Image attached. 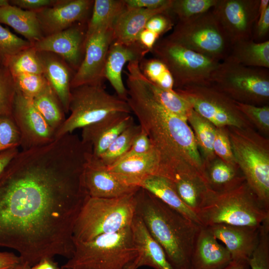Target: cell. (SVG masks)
<instances>
[{
    "mask_svg": "<svg viewBox=\"0 0 269 269\" xmlns=\"http://www.w3.org/2000/svg\"><path fill=\"white\" fill-rule=\"evenodd\" d=\"M91 154L73 133L19 151L0 176V247L30 267L72 257L74 226L89 197L84 173Z\"/></svg>",
    "mask_w": 269,
    "mask_h": 269,
    "instance_id": "obj_1",
    "label": "cell"
},
{
    "mask_svg": "<svg viewBox=\"0 0 269 269\" xmlns=\"http://www.w3.org/2000/svg\"><path fill=\"white\" fill-rule=\"evenodd\" d=\"M127 69V101L157 153L160 176L173 182L182 177L195 176L206 182L203 160L187 121L156 101L144 82L138 62L129 63Z\"/></svg>",
    "mask_w": 269,
    "mask_h": 269,
    "instance_id": "obj_2",
    "label": "cell"
},
{
    "mask_svg": "<svg viewBox=\"0 0 269 269\" xmlns=\"http://www.w3.org/2000/svg\"><path fill=\"white\" fill-rule=\"evenodd\" d=\"M134 196L135 214L161 246L173 268L190 269L193 248L202 226L143 188L139 187Z\"/></svg>",
    "mask_w": 269,
    "mask_h": 269,
    "instance_id": "obj_3",
    "label": "cell"
},
{
    "mask_svg": "<svg viewBox=\"0 0 269 269\" xmlns=\"http://www.w3.org/2000/svg\"><path fill=\"white\" fill-rule=\"evenodd\" d=\"M196 215L202 226L224 224L260 227L269 219L267 209L246 182L223 192L209 190Z\"/></svg>",
    "mask_w": 269,
    "mask_h": 269,
    "instance_id": "obj_4",
    "label": "cell"
},
{
    "mask_svg": "<svg viewBox=\"0 0 269 269\" xmlns=\"http://www.w3.org/2000/svg\"><path fill=\"white\" fill-rule=\"evenodd\" d=\"M74 243L72 257L60 269H126L138 256L130 226L90 241Z\"/></svg>",
    "mask_w": 269,
    "mask_h": 269,
    "instance_id": "obj_5",
    "label": "cell"
},
{
    "mask_svg": "<svg viewBox=\"0 0 269 269\" xmlns=\"http://www.w3.org/2000/svg\"><path fill=\"white\" fill-rule=\"evenodd\" d=\"M236 163L249 187L269 210V139L254 128L228 127Z\"/></svg>",
    "mask_w": 269,
    "mask_h": 269,
    "instance_id": "obj_6",
    "label": "cell"
},
{
    "mask_svg": "<svg viewBox=\"0 0 269 269\" xmlns=\"http://www.w3.org/2000/svg\"><path fill=\"white\" fill-rule=\"evenodd\" d=\"M135 193L114 198L89 197L74 226V242L90 241L130 226L135 214Z\"/></svg>",
    "mask_w": 269,
    "mask_h": 269,
    "instance_id": "obj_7",
    "label": "cell"
},
{
    "mask_svg": "<svg viewBox=\"0 0 269 269\" xmlns=\"http://www.w3.org/2000/svg\"><path fill=\"white\" fill-rule=\"evenodd\" d=\"M69 116L56 131L55 138L119 113H132L127 101L112 95L103 84L84 85L71 89Z\"/></svg>",
    "mask_w": 269,
    "mask_h": 269,
    "instance_id": "obj_8",
    "label": "cell"
},
{
    "mask_svg": "<svg viewBox=\"0 0 269 269\" xmlns=\"http://www.w3.org/2000/svg\"><path fill=\"white\" fill-rule=\"evenodd\" d=\"M210 85L236 102L258 106L269 103L268 69L248 67L224 59L213 73Z\"/></svg>",
    "mask_w": 269,
    "mask_h": 269,
    "instance_id": "obj_9",
    "label": "cell"
},
{
    "mask_svg": "<svg viewBox=\"0 0 269 269\" xmlns=\"http://www.w3.org/2000/svg\"><path fill=\"white\" fill-rule=\"evenodd\" d=\"M150 52L168 68L174 80V89L210 85L211 76L221 62L167 37L158 40Z\"/></svg>",
    "mask_w": 269,
    "mask_h": 269,
    "instance_id": "obj_10",
    "label": "cell"
},
{
    "mask_svg": "<svg viewBox=\"0 0 269 269\" xmlns=\"http://www.w3.org/2000/svg\"><path fill=\"white\" fill-rule=\"evenodd\" d=\"M195 52L222 61L231 45L212 9L187 20L178 21L166 36Z\"/></svg>",
    "mask_w": 269,
    "mask_h": 269,
    "instance_id": "obj_11",
    "label": "cell"
},
{
    "mask_svg": "<svg viewBox=\"0 0 269 269\" xmlns=\"http://www.w3.org/2000/svg\"><path fill=\"white\" fill-rule=\"evenodd\" d=\"M191 108L216 127H253L237 107L236 101L211 85L174 89Z\"/></svg>",
    "mask_w": 269,
    "mask_h": 269,
    "instance_id": "obj_12",
    "label": "cell"
},
{
    "mask_svg": "<svg viewBox=\"0 0 269 269\" xmlns=\"http://www.w3.org/2000/svg\"><path fill=\"white\" fill-rule=\"evenodd\" d=\"M260 0H217L212 11L232 46L253 39Z\"/></svg>",
    "mask_w": 269,
    "mask_h": 269,
    "instance_id": "obj_13",
    "label": "cell"
},
{
    "mask_svg": "<svg viewBox=\"0 0 269 269\" xmlns=\"http://www.w3.org/2000/svg\"><path fill=\"white\" fill-rule=\"evenodd\" d=\"M113 25L102 26L86 37L84 57L71 80V89L103 84L108 52L114 40Z\"/></svg>",
    "mask_w": 269,
    "mask_h": 269,
    "instance_id": "obj_14",
    "label": "cell"
},
{
    "mask_svg": "<svg viewBox=\"0 0 269 269\" xmlns=\"http://www.w3.org/2000/svg\"><path fill=\"white\" fill-rule=\"evenodd\" d=\"M12 116L20 134L22 150L41 146L55 139V132L36 109L32 99L18 90L13 101Z\"/></svg>",
    "mask_w": 269,
    "mask_h": 269,
    "instance_id": "obj_15",
    "label": "cell"
},
{
    "mask_svg": "<svg viewBox=\"0 0 269 269\" xmlns=\"http://www.w3.org/2000/svg\"><path fill=\"white\" fill-rule=\"evenodd\" d=\"M94 0H56L52 5L36 11L44 36L64 30L77 22L84 23Z\"/></svg>",
    "mask_w": 269,
    "mask_h": 269,
    "instance_id": "obj_16",
    "label": "cell"
},
{
    "mask_svg": "<svg viewBox=\"0 0 269 269\" xmlns=\"http://www.w3.org/2000/svg\"><path fill=\"white\" fill-rule=\"evenodd\" d=\"M84 23H75L61 31L44 36L32 46L37 52H48L62 58L77 71L84 57L86 30Z\"/></svg>",
    "mask_w": 269,
    "mask_h": 269,
    "instance_id": "obj_17",
    "label": "cell"
},
{
    "mask_svg": "<svg viewBox=\"0 0 269 269\" xmlns=\"http://www.w3.org/2000/svg\"><path fill=\"white\" fill-rule=\"evenodd\" d=\"M84 180L87 193L92 198L120 197L134 193L139 188L121 181L92 154L85 165Z\"/></svg>",
    "mask_w": 269,
    "mask_h": 269,
    "instance_id": "obj_18",
    "label": "cell"
},
{
    "mask_svg": "<svg viewBox=\"0 0 269 269\" xmlns=\"http://www.w3.org/2000/svg\"><path fill=\"white\" fill-rule=\"evenodd\" d=\"M149 51L138 42L126 44L114 40L109 49L104 69L107 79L121 99H128L127 89L122 79L123 68L128 62H140Z\"/></svg>",
    "mask_w": 269,
    "mask_h": 269,
    "instance_id": "obj_19",
    "label": "cell"
},
{
    "mask_svg": "<svg viewBox=\"0 0 269 269\" xmlns=\"http://www.w3.org/2000/svg\"><path fill=\"white\" fill-rule=\"evenodd\" d=\"M206 227L224 244L234 261H248L259 242L260 227L217 224Z\"/></svg>",
    "mask_w": 269,
    "mask_h": 269,
    "instance_id": "obj_20",
    "label": "cell"
},
{
    "mask_svg": "<svg viewBox=\"0 0 269 269\" xmlns=\"http://www.w3.org/2000/svg\"><path fill=\"white\" fill-rule=\"evenodd\" d=\"M134 123L131 114H116L82 128L81 139L91 146L92 155L99 158Z\"/></svg>",
    "mask_w": 269,
    "mask_h": 269,
    "instance_id": "obj_21",
    "label": "cell"
},
{
    "mask_svg": "<svg viewBox=\"0 0 269 269\" xmlns=\"http://www.w3.org/2000/svg\"><path fill=\"white\" fill-rule=\"evenodd\" d=\"M209 230L201 226L190 258V269H223L232 262L231 255Z\"/></svg>",
    "mask_w": 269,
    "mask_h": 269,
    "instance_id": "obj_22",
    "label": "cell"
},
{
    "mask_svg": "<svg viewBox=\"0 0 269 269\" xmlns=\"http://www.w3.org/2000/svg\"><path fill=\"white\" fill-rule=\"evenodd\" d=\"M107 168L124 183L139 187L148 176H160L159 158L154 149L145 154L123 157Z\"/></svg>",
    "mask_w": 269,
    "mask_h": 269,
    "instance_id": "obj_23",
    "label": "cell"
},
{
    "mask_svg": "<svg viewBox=\"0 0 269 269\" xmlns=\"http://www.w3.org/2000/svg\"><path fill=\"white\" fill-rule=\"evenodd\" d=\"M43 74L58 97L65 114L69 113L71 82L73 70L60 56L48 52H37Z\"/></svg>",
    "mask_w": 269,
    "mask_h": 269,
    "instance_id": "obj_24",
    "label": "cell"
},
{
    "mask_svg": "<svg viewBox=\"0 0 269 269\" xmlns=\"http://www.w3.org/2000/svg\"><path fill=\"white\" fill-rule=\"evenodd\" d=\"M134 242L138 251L137 265L154 269H174L161 246L148 232L141 219L135 214L130 225Z\"/></svg>",
    "mask_w": 269,
    "mask_h": 269,
    "instance_id": "obj_25",
    "label": "cell"
},
{
    "mask_svg": "<svg viewBox=\"0 0 269 269\" xmlns=\"http://www.w3.org/2000/svg\"><path fill=\"white\" fill-rule=\"evenodd\" d=\"M170 2L157 9L128 8L118 16L113 25L114 40L126 44L138 42L140 32L155 15L169 12Z\"/></svg>",
    "mask_w": 269,
    "mask_h": 269,
    "instance_id": "obj_26",
    "label": "cell"
},
{
    "mask_svg": "<svg viewBox=\"0 0 269 269\" xmlns=\"http://www.w3.org/2000/svg\"><path fill=\"white\" fill-rule=\"evenodd\" d=\"M0 23L10 26L32 45L44 37L35 11L9 3L0 7Z\"/></svg>",
    "mask_w": 269,
    "mask_h": 269,
    "instance_id": "obj_27",
    "label": "cell"
},
{
    "mask_svg": "<svg viewBox=\"0 0 269 269\" xmlns=\"http://www.w3.org/2000/svg\"><path fill=\"white\" fill-rule=\"evenodd\" d=\"M139 187L146 190L170 208L202 226L196 214L181 199L173 182L169 179L159 175H150L140 183Z\"/></svg>",
    "mask_w": 269,
    "mask_h": 269,
    "instance_id": "obj_28",
    "label": "cell"
},
{
    "mask_svg": "<svg viewBox=\"0 0 269 269\" xmlns=\"http://www.w3.org/2000/svg\"><path fill=\"white\" fill-rule=\"evenodd\" d=\"M225 59L248 67L268 69L269 41L257 42L251 39L235 43Z\"/></svg>",
    "mask_w": 269,
    "mask_h": 269,
    "instance_id": "obj_29",
    "label": "cell"
},
{
    "mask_svg": "<svg viewBox=\"0 0 269 269\" xmlns=\"http://www.w3.org/2000/svg\"><path fill=\"white\" fill-rule=\"evenodd\" d=\"M217 158L204 169L205 179L210 190L223 192L234 188L246 181L240 169Z\"/></svg>",
    "mask_w": 269,
    "mask_h": 269,
    "instance_id": "obj_30",
    "label": "cell"
},
{
    "mask_svg": "<svg viewBox=\"0 0 269 269\" xmlns=\"http://www.w3.org/2000/svg\"><path fill=\"white\" fill-rule=\"evenodd\" d=\"M187 121L191 126L205 168L217 158L213 147L216 127L193 109L188 114Z\"/></svg>",
    "mask_w": 269,
    "mask_h": 269,
    "instance_id": "obj_31",
    "label": "cell"
},
{
    "mask_svg": "<svg viewBox=\"0 0 269 269\" xmlns=\"http://www.w3.org/2000/svg\"><path fill=\"white\" fill-rule=\"evenodd\" d=\"M126 8L124 0H94L91 16L87 26L86 37L102 26L113 24Z\"/></svg>",
    "mask_w": 269,
    "mask_h": 269,
    "instance_id": "obj_32",
    "label": "cell"
},
{
    "mask_svg": "<svg viewBox=\"0 0 269 269\" xmlns=\"http://www.w3.org/2000/svg\"><path fill=\"white\" fill-rule=\"evenodd\" d=\"M32 101L48 125L56 132L65 121L66 114L50 85Z\"/></svg>",
    "mask_w": 269,
    "mask_h": 269,
    "instance_id": "obj_33",
    "label": "cell"
},
{
    "mask_svg": "<svg viewBox=\"0 0 269 269\" xmlns=\"http://www.w3.org/2000/svg\"><path fill=\"white\" fill-rule=\"evenodd\" d=\"M173 183L181 199L196 214L210 190L204 180L198 176H184Z\"/></svg>",
    "mask_w": 269,
    "mask_h": 269,
    "instance_id": "obj_34",
    "label": "cell"
},
{
    "mask_svg": "<svg viewBox=\"0 0 269 269\" xmlns=\"http://www.w3.org/2000/svg\"><path fill=\"white\" fill-rule=\"evenodd\" d=\"M143 79L154 98L161 106L172 114L187 120L192 108L184 98L174 90H167L156 86L143 75Z\"/></svg>",
    "mask_w": 269,
    "mask_h": 269,
    "instance_id": "obj_35",
    "label": "cell"
},
{
    "mask_svg": "<svg viewBox=\"0 0 269 269\" xmlns=\"http://www.w3.org/2000/svg\"><path fill=\"white\" fill-rule=\"evenodd\" d=\"M141 131L139 125L134 123L124 131L99 157L107 167L114 164L130 150L135 136Z\"/></svg>",
    "mask_w": 269,
    "mask_h": 269,
    "instance_id": "obj_36",
    "label": "cell"
},
{
    "mask_svg": "<svg viewBox=\"0 0 269 269\" xmlns=\"http://www.w3.org/2000/svg\"><path fill=\"white\" fill-rule=\"evenodd\" d=\"M144 77L156 86L167 90H174V80L166 66L159 59L143 58L139 63Z\"/></svg>",
    "mask_w": 269,
    "mask_h": 269,
    "instance_id": "obj_37",
    "label": "cell"
},
{
    "mask_svg": "<svg viewBox=\"0 0 269 269\" xmlns=\"http://www.w3.org/2000/svg\"><path fill=\"white\" fill-rule=\"evenodd\" d=\"M6 66L12 76L21 74H43L37 51L32 46L12 56Z\"/></svg>",
    "mask_w": 269,
    "mask_h": 269,
    "instance_id": "obj_38",
    "label": "cell"
},
{
    "mask_svg": "<svg viewBox=\"0 0 269 269\" xmlns=\"http://www.w3.org/2000/svg\"><path fill=\"white\" fill-rule=\"evenodd\" d=\"M217 0H172L169 13L183 21L211 10Z\"/></svg>",
    "mask_w": 269,
    "mask_h": 269,
    "instance_id": "obj_39",
    "label": "cell"
},
{
    "mask_svg": "<svg viewBox=\"0 0 269 269\" xmlns=\"http://www.w3.org/2000/svg\"><path fill=\"white\" fill-rule=\"evenodd\" d=\"M16 90L14 80L8 67L0 61V117L12 115Z\"/></svg>",
    "mask_w": 269,
    "mask_h": 269,
    "instance_id": "obj_40",
    "label": "cell"
},
{
    "mask_svg": "<svg viewBox=\"0 0 269 269\" xmlns=\"http://www.w3.org/2000/svg\"><path fill=\"white\" fill-rule=\"evenodd\" d=\"M32 46L30 42L17 36L0 23V61L5 66L12 56Z\"/></svg>",
    "mask_w": 269,
    "mask_h": 269,
    "instance_id": "obj_41",
    "label": "cell"
},
{
    "mask_svg": "<svg viewBox=\"0 0 269 269\" xmlns=\"http://www.w3.org/2000/svg\"><path fill=\"white\" fill-rule=\"evenodd\" d=\"M12 77L17 90L31 99L41 94L49 85L43 74H21Z\"/></svg>",
    "mask_w": 269,
    "mask_h": 269,
    "instance_id": "obj_42",
    "label": "cell"
},
{
    "mask_svg": "<svg viewBox=\"0 0 269 269\" xmlns=\"http://www.w3.org/2000/svg\"><path fill=\"white\" fill-rule=\"evenodd\" d=\"M248 263L250 269H269V219L260 227L259 242Z\"/></svg>",
    "mask_w": 269,
    "mask_h": 269,
    "instance_id": "obj_43",
    "label": "cell"
},
{
    "mask_svg": "<svg viewBox=\"0 0 269 269\" xmlns=\"http://www.w3.org/2000/svg\"><path fill=\"white\" fill-rule=\"evenodd\" d=\"M237 107L249 122L263 134H269V107L240 103L236 101Z\"/></svg>",
    "mask_w": 269,
    "mask_h": 269,
    "instance_id": "obj_44",
    "label": "cell"
},
{
    "mask_svg": "<svg viewBox=\"0 0 269 269\" xmlns=\"http://www.w3.org/2000/svg\"><path fill=\"white\" fill-rule=\"evenodd\" d=\"M20 143V134L12 116L0 117V152L18 148Z\"/></svg>",
    "mask_w": 269,
    "mask_h": 269,
    "instance_id": "obj_45",
    "label": "cell"
},
{
    "mask_svg": "<svg viewBox=\"0 0 269 269\" xmlns=\"http://www.w3.org/2000/svg\"><path fill=\"white\" fill-rule=\"evenodd\" d=\"M213 147L214 153L218 158L239 169L233 155L227 127H216Z\"/></svg>",
    "mask_w": 269,
    "mask_h": 269,
    "instance_id": "obj_46",
    "label": "cell"
},
{
    "mask_svg": "<svg viewBox=\"0 0 269 269\" xmlns=\"http://www.w3.org/2000/svg\"><path fill=\"white\" fill-rule=\"evenodd\" d=\"M173 22L169 12L159 13L151 17L147 22L145 28L159 35L171 29Z\"/></svg>",
    "mask_w": 269,
    "mask_h": 269,
    "instance_id": "obj_47",
    "label": "cell"
},
{
    "mask_svg": "<svg viewBox=\"0 0 269 269\" xmlns=\"http://www.w3.org/2000/svg\"><path fill=\"white\" fill-rule=\"evenodd\" d=\"M153 149L154 148L148 136L141 129L140 132L134 138L129 151L122 158L145 154Z\"/></svg>",
    "mask_w": 269,
    "mask_h": 269,
    "instance_id": "obj_48",
    "label": "cell"
},
{
    "mask_svg": "<svg viewBox=\"0 0 269 269\" xmlns=\"http://www.w3.org/2000/svg\"><path fill=\"white\" fill-rule=\"evenodd\" d=\"M9 3L20 8L37 11L53 4L56 0H11Z\"/></svg>",
    "mask_w": 269,
    "mask_h": 269,
    "instance_id": "obj_49",
    "label": "cell"
},
{
    "mask_svg": "<svg viewBox=\"0 0 269 269\" xmlns=\"http://www.w3.org/2000/svg\"><path fill=\"white\" fill-rule=\"evenodd\" d=\"M171 0H124L128 8L157 9L165 6Z\"/></svg>",
    "mask_w": 269,
    "mask_h": 269,
    "instance_id": "obj_50",
    "label": "cell"
},
{
    "mask_svg": "<svg viewBox=\"0 0 269 269\" xmlns=\"http://www.w3.org/2000/svg\"><path fill=\"white\" fill-rule=\"evenodd\" d=\"M159 36L157 33L144 28L139 33L137 41L143 47L150 52L158 41Z\"/></svg>",
    "mask_w": 269,
    "mask_h": 269,
    "instance_id": "obj_51",
    "label": "cell"
},
{
    "mask_svg": "<svg viewBox=\"0 0 269 269\" xmlns=\"http://www.w3.org/2000/svg\"><path fill=\"white\" fill-rule=\"evenodd\" d=\"M255 36L257 39H262L266 36L269 31V8L263 16L258 19L255 25Z\"/></svg>",
    "mask_w": 269,
    "mask_h": 269,
    "instance_id": "obj_52",
    "label": "cell"
},
{
    "mask_svg": "<svg viewBox=\"0 0 269 269\" xmlns=\"http://www.w3.org/2000/svg\"><path fill=\"white\" fill-rule=\"evenodd\" d=\"M20 263L19 256L14 253L0 252V269H11Z\"/></svg>",
    "mask_w": 269,
    "mask_h": 269,
    "instance_id": "obj_53",
    "label": "cell"
},
{
    "mask_svg": "<svg viewBox=\"0 0 269 269\" xmlns=\"http://www.w3.org/2000/svg\"><path fill=\"white\" fill-rule=\"evenodd\" d=\"M19 151L18 148L15 147L0 152V176Z\"/></svg>",
    "mask_w": 269,
    "mask_h": 269,
    "instance_id": "obj_54",
    "label": "cell"
},
{
    "mask_svg": "<svg viewBox=\"0 0 269 269\" xmlns=\"http://www.w3.org/2000/svg\"><path fill=\"white\" fill-rule=\"evenodd\" d=\"M31 269H60V268L52 258H46L31 267Z\"/></svg>",
    "mask_w": 269,
    "mask_h": 269,
    "instance_id": "obj_55",
    "label": "cell"
},
{
    "mask_svg": "<svg viewBox=\"0 0 269 269\" xmlns=\"http://www.w3.org/2000/svg\"><path fill=\"white\" fill-rule=\"evenodd\" d=\"M223 269H250L248 261H239L232 262Z\"/></svg>",
    "mask_w": 269,
    "mask_h": 269,
    "instance_id": "obj_56",
    "label": "cell"
},
{
    "mask_svg": "<svg viewBox=\"0 0 269 269\" xmlns=\"http://www.w3.org/2000/svg\"><path fill=\"white\" fill-rule=\"evenodd\" d=\"M11 269H31V267L20 263Z\"/></svg>",
    "mask_w": 269,
    "mask_h": 269,
    "instance_id": "obj_57",
    "label": "cell"
},
{
    "mask_svg": "<svg viewBox=\"0 0 269 269\" xmlns=\"http://www.w3.org/2000/svg\"><path fill=\"white\" fill-rule=\"evenodd\" d=\"M138 268L137 259H136V260L126 269H137Z\"/></svg>",
    "mask_w": 269,
    "mask_h": 269,
    "instance_id": "obj_58",
    "label": "cell"
},
{
    "mask_svg": "<svg viewBox=\"0 0 269 269\" xmlns=\"http://www.w3.org/2000/svg\"><path fill=\"white\" fill-rule=\"evenodd\" d=\"M9 3V1L8 0H0V7L7 5Z\"/></svg>",
    "mask_w": 269,
    "mask_h": 269,
    "instance_id": "obj_59",
    "label": "cell"
},
{
    "mask_svg": "<svg viewBox=\"0 0 269 269\" xmlns=\"http://www.w3.org/2000/svg\"></svg>",
    "mask_w": 269,
    "mask_h": 269,
    "instance_id": "obj_60",
    "label": "cell"
}]
</instances>
